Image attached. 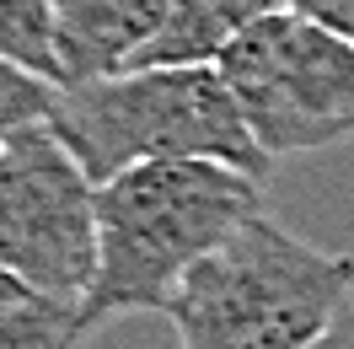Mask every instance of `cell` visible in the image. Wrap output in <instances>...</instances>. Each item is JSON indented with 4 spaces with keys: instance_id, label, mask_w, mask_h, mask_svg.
<instances>
[{
    "instance_id": "cell-2",
    "label": "cell",
    "mask_w": 354,
    "mask_h": 349,
    "mask_svg": "<svg viewBox=\"0 0 354 349\" xmlns=\"http://www.w3.org/2000/svg\"><path fill=\"white\" fill-rule=\"evenodd\" d=\"M354 296V258L295 237L258 210L215 242L167 301L177 349H301Z\"/></svg>"
},
{
    "instance_id": "cell-9",
    "label": "cell",
    "mask_w": 354,
    "mask_h": 349,
    "mask_svg": "<svg viewBox=\"0 0 354 349\" xmlns=\"http://www.w3.org/2000/svg\"><path fill=\"white\" fill-rule=\"evenodd\" d=\"M0 60H11V65L38 70V75H48V81H59L48 0H0Z\"/></svg>"
},
{
    "instance_id": "cell-8",
    "label": "cell",
    "mask_w": 354,
    "mask_h": 349,
    "mask_svg": "<svg viewBox=\"0 0 354 349\" xmlns=\"http://www.w3.org/2000/svg\"><path fill=\"white\" fill-rule=\"evenodd\" d=\"M81 301L48 296L0 269V349H81Z\"/></svg>"
},
{
    "instance_id": "cell-1",
    "label": "cell",
    "mask_w": 354,
    "mask_h": 349,
    "mask_svg": "<svg viewBox=\"0 0 354 349\" xmlns=\"http://www.w3.org/2000/svg\"><path fill=\"white\" fill-rule=\"evenodd\" d=\"M263 210L258 177L221 161H145L97 183V269L81 323L167 312L177 280Z\"/></svg>"
},
{
    "instance_id": "cell-12",
    "label": "cell",
    "mask_w": 354,
    "mask_h": 349,
    "mask_svg": "<svg viewBox=\"0 0 354 349\" xmlns=\"http://www.w3.org/2000/svg\"><path fill=\"white\" fill-rule=\"evenodd\" d=\"M301 349H354V306L328 328V333H317V339H311V344H301Z\"/></svg>"
},
{
    "instance_id": "cell-5",
    "label": "cell",
    "mask_w": 354,
    "mask_h": 349,
    "mask_svg": "<svg viewBox=\"0 0 354 349\" xmlns=\"http://www.w3.org/2000/svg\"><path fill=\"white\" fill-rule=\"evenodd\" d=\"M0 269L65 301L97 269V183L48 118L0 140Z\"/></svg>"
},
{
    "instance_id": "cell-4",
    "label": "cell",
    "mask_w": 354,
    "mask_h": 349,
    "mask_svg": "<svg viewBox=\"0 0 354 349\" xmlns=\"http://www.w3.org/2000/svg\"><path fill=\"white\" fill-rule=\"evenodd\" d=\"M215 70L268 161L354 140V48L295 6L247 27Z\"/></svg>"
},
{
    "instance_id": "cell-11",
    "label": "cell",
    "mask_w": 354,
    "mask_h": 349,
    "mask_svg": "<svg viewBox=\"0 0 354 349\" xmlns=\"http://www.w3.org/2000/svg\"><path fill=\"white\" fill-rule=\"evenodd\" d=\"M301 17H311V22H322V27H333L344 44L354 48V0H290Z\"/></svg>"
},
{
    "instance_id": "cell-7",
    "label": "cell",
    "mask_w": 354,
    "mask_h": 349,
    "mask_svg": "<svg viewBox=\"0 0 354 349\" xmlns=\"http://www.w3.org/2000/svg\"><path fill=\"white\" fill-rule=\"evenodd\" d=\"M285 6L290 0H167V17L134 65H215L247 27Z\"/></svg>"
},
{
    "instance_id": "cell-3",
    "label": "cell",
    "mask_w": 354,
    "mask_h": 349,
    "mask_svg": "<svg viewBox=\"0 0 354 349\" xmlns=\"http://www.w3.org/2000/svg\"><path fill=\"white\" fill-rule=\"evenodd\" d=\"M48 129L91 183L145 161H221L258 183L274 167L247 134L215 65H134L97 81H70L54 97Z\"/></svg>"
},
{
    "instance_id": "cell-6",
    "label": "cell",
    "mask_w": 354,
    "mask_h": 349,
    "mask_svg": "<svg viewBox=\"0 0 354 349\" xmlns=\"http://www.w3.org/2000/svg\"><path fill=\"white\" fill-rule=\"evenodd\" d=\"M161 17L167 0H48L59 87L129 70L156 38Z\"/></svg>"
},
{
    "instance_id": "cell-10",
    "label": "cell",
    "mask_w": 354,
    "mask_h": 349,
    "mask_svg": "<svg viewBox=\"0 0 354 349\" xmlns=\"http://www.w3.org/2000/svg\"><path fill=\"white\" fill-rule=\"evenodd\" d=\"M54 97H59V81L0 60V140L27 129V124H44L54 113Z\"/></svg>"
}]
</instances>
